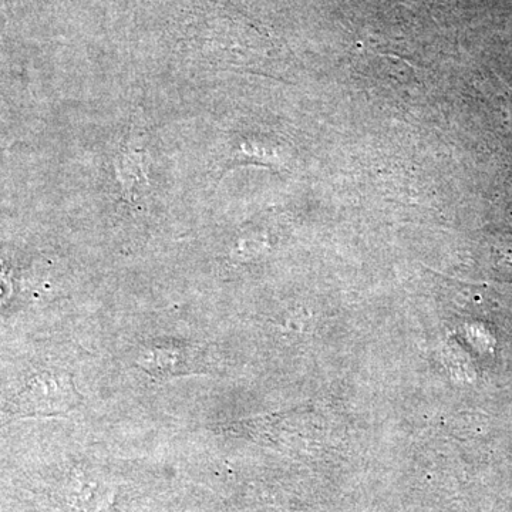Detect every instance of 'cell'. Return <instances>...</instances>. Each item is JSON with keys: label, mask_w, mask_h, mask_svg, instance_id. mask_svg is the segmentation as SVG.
I'll list each match as a JSON object with an SVG mask.
<instances>
[{"label": "cell", "mask_w": 512, "mask_h": 512, "mask_svg": "<svg viewBox=\"0 0 512 512\" xmlns=\"http://www.w3.org/2000/svg\"><path fill=\"white\" fill-rule=\"evenodd\" d=\"M82 404V396L74 389L70 377L39 375L20 394L23 416H60L73 412Z\"/></svg>", "instance_id": "6da1fadb"}]
</instances>
